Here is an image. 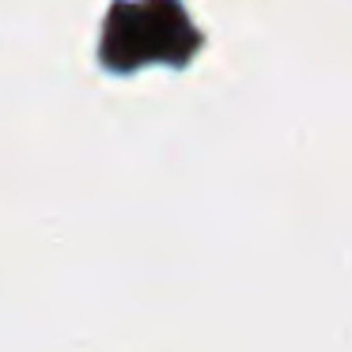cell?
<instances>
[{
	"label": "cell",
	"mask_w": 352,
	"mask_h": 352,
	"mask_svg": "<svg viewBox=\"0 0 352 352\" xmlns=\"http://www.w3.org/2000/svg\"><path fill=\"white\" fill-rule=\"evenodd\" d=\"M201 50V31L178 0H118L102 27L99 57L110 72L144 65H186Z\"/></svg>",
	"instance_id": "1"
}]
</instances>
